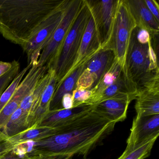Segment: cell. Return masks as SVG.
<instances>
[{
    "label": "cell",
    "mask_w": 159,
    "mask_h": 159,
    "mask_svg": "<svg viewBox=\"0 0 159 159\" xmlns=\"http://www.w3.org/2000/svg\"><path fill=\"white\" fill-rule=\"evenodd\" d=\"M116 124L93 108L56 134L35 141L31 152L58 159L86 156L110 134Z\"/></svg>",
    "instance_id": "cell-1"
},
{
    "label": "cell",
    "mask_w": 159,
    "mask_h": 159,
    "mask_svg": "<svg viewBox=\"0 0 159 159\" xmlns=\"http://www.w3.org/2000/svg\"><path fill=\"white\" fill-rule=\"evenodd\" d=\"M66 0L0 1V33L23 47Z\"/></svg>",
    "instance_id": "cell-2"
},
{
    "label": "cell",
    "mask_w": 159,
    "mask_h": 159,
    "mask_svg": "<svg viewBox=\"0 0 159 159\" xmlns=\"http://www.w3.org/2000/svg\"><path fill=\"white\" fill-rule=\"evenodd\" d=\"M122 73L128 92L135 99L142 90H159V66L152 40L148 43H140L134 30L130 39Z\"/></svg>",
    "instance_id": "cell-3"
},
{
    "label": "cell",
    "mask_w": 159,
    "mask_h": 159,
    "mask_svg": "<svg viewBox=\"0 0 159 159\" xmlns=\"http://www.w3.org/2000/svg\"><path fill=\"white\" fill-rule=\"evenodd\" d=\"M90 16L91 10L88 1L83 0L82 5L66 36L58 56L50 68L55 72L57 82V87L66 79L75 62Z\"/></svg>",
    "instance_id": "cell-4"
},
{
    "label": "cell",
    "mask_w": 159,
    "mask_h": 159,
    "mask_svg": "<svg viewBox=\"0 0 159 159\" xmlns=\"http://www.w3.org/2000/svg\"><path fill=\"white\" fill-rule=\"evenodd\" d=\"M137 25L130 12L127 0H117L111 35L106 47L113 51L122 69L125 63L130 39Z\"/></svg>",
    "instance_id": "cell-5"
},
{
    "label": "cell",
    "mask_w": 159,
    "mask_h": 159,
    "mask_svg": "<svg viewBox=\"0 0 159 159\" xmlns=\"http://www.w3.org/2000/svg\"><path fill=\"white\" fill-rule=\"evenodd\" d=\"M83 0H69L64 16L49 43L42 50L38 60V66L50 68L55 61L67 34L78 15Z\"/></svg>",
    "instance_id": "cell-6"
},
{
    "label": "cell",
    "mask_w": 159,
    "mask_h": 159,
    "mask_svg": "<svg viewBox=\"0 0 159 159\" xmlns=\"http://www.w3.org/2000/svg\"><path fill=\"white\" fill-rule=\"evenodd\" d=\"M68 1L66 0L61 8L50 16L34 37L22 47L27 55L28 65L33 66L38 64L42 51L51 40L63 18Z\"/></svg>",
    "instance_id": "cell-7"
},
{
    "label": "cell",
    "mask_w": 159,
    "mask_h": 159,
    "mask_svg": "<svg viewBox=\"0 0 159 159\" xmlns=\"http://www.w3.org/2000/svg\"><path fill=\"white\" fill-rule=\"evenodd\" d=\"M115 59L111 49L102 47L86 64L85 69L76 83L75 88L91 90L93 88L111 66Z\"/></svg>",
    "instance_id": "cell-8"
},
{
    "label": "cell",
    "mask_w": 159,
    "mask_h": 159,
    "mask_svg": "<svg viewBox=\"0 0 159 159\" xmlns=\"http://www.w3.org/2000/svg\"><path fill=\"white\" fill-rule=\"evenodd\" d=\"M102 47L108 44L117 0L88 1Z\"/></svg>",
    "instance_id": "cell-9"
},
{
    "label": "cell",
    "mask_w": 159,
    "mask_h": 159,
    "mask_svg": "<svg viewBox=\"0 0 159 159\" xmlns=\"http://www.w3.org/2000/svg\"><path fill=\"white\" fill-rule=\"evenodd\" d=\"M159 135V114L137 115L133 120L131 133L125 149L132 148L144 141Z\"/></svg>",
    "instance_id": "cell-10"
},
{
    "label": "cell",
    "mask_w": 159,
    "mask_h": 159,
    "mask_svg": "<svg viewBox=\"0 0 159 159\" xmlns=\"http://www.w3.org/2000/svg\"><path fill=\"white\" fill-rule=\"evenodd\" d=\"M94 107L93 105H83L68 109L50 110L39 125L52 128H64L87 114Z\"/></svg>",
    "instance_id": "cell-11"
},
{
    "label": "cell",
    "mask_w": 159,
    "mask_h": 159,
    "mask_svg": "<svg viewBox=\"0 0 159 159\" xmlns=\"http://www.w3.org/2000/svg\"><path fill=\"white\" fill-rule=\"evenodd\" d=\"M135 98L128 93H121L94 106V109L115 123L126 118L129 104Z\"/></svg>",
    "instance_id": "cell-12"
},
{
    "label": "cell",
    "mask_w": 159,
    "mask_h": 159,
    "mask_svg": "<svg viewBox=\"0 0 159 159\" xmlns=\"http://www.w3.org/2000/svg\"><path fill=\"white\" fill-rule=\"evenodd\" d=\"M102 48L95 21L91 11V16L83 35L77 57L67 77L77 68L80 63L86 57L98 52Z\"/></svg>",
    "instance_id": "cell-13"
},
{
    "label": "cell",
    "mask_w": 159,
    "mask_h": 159,
    "mask_svg": "<svg viewBox=\"0 0 159 159\" xmlns=\"http://www.w3.org/2000/svg\"><path fill=\"white\" fill-rule=\"evenodd\" d=\"M127 2L137 27L147 30L152 40L155 39L159 35V22L149 11L144 0H127Z\"/></svg>",
    "instance_id": "cell-14"
},
{
    "label": "cell",
    "mask_w": 159,
    "mask_h": 159,
    "mask_svg": "<svg viewBox=\"0 0 159 159\" xmlns=\"http://www.w3.org/2000/svg\"><path fill=\"white\" fill-rule=\"evenodd\" d=\"M98 52L91 54L84 58L80 63L77 68L56 87L50 105V110L59 109V107L61 105V100L64 95L67 93L72 94L79 77L86 67V64Z\"/></svg>",
    "instance_id": "cell-15"
},
{
    "label": "cell",
    "mask_w": 159,
    "mask_h": 159,
    "mask_svg": "<svg viewBox=\"0 0 159 159\" xmlns=\"http://www.w3.org/2000/svg\"><path fill=\"white\" fill-rule=\"evenodd\" d=\"M136 115L149 116L159 114V90L145 89L136 98Z\"/></svg>",
    "instance_id": "cell-16"
},
{
    "label": "cell",
    "mask_w": 159,
    "mask_h": 159,
    "mask_svg": "<svg viewBox=\"0 0 159 159\" xmlns=\"http://www.w3.org/2000/svg\"><path fill=\"white\" fill-rule=\"evenodd\" d=\"M60 128H52L40 125H34L21 133L8 138V140L14 146L28 141H37L56 134Z\"/></svg>",
    "instance_id": "cell-17"
},
{
    "label": "cell",
    "mask_w": 159,
    "mask_h": 159,
    "mask_svg": "<svg viewBox=\"0 0 159 159\" xmlns=\"http://www.w3.org/2000/svg\"><path fill=\"white\" fill-rule=\"evenodd\" d=\"M57 80L53 70L51 80L42 93L32 117V126L39 125L50 111V105L57 85ZM31 126V127H32Z\"/></svg>",
    "instance_id": "cell-18"
},
{
    "label": "cell",
    "mask_w": 159,
    "mask_h": 159,
    "mask_svg": "<svg viewBox=\"0 0 159 159\" xmlns=\"http://www.w3.org/2000/svg\"><path fill=\"white\" fill-rule=\"evenodd\" d=\"M52 72V69L49 68L47 73L38 82L34 89L22 99L20 103L19 107L30 115L31 125L34 111L38 106L42 93L50 82Z\"/></svg>",
    "instance_id": "cell-19"
},
{
    "label": "cell",
    "mask_w": 159,
    "mask_h": 159,
    "mask_svg": "<svg viewBox=\"0 0 159 159\" xmlns=\"http://www.w3.org/2000/svg\"><path fill=\"white\" fill-rule=\"evenodd\" d=\"M31 121L28 112L18 108L10 117L2 130L8 137H11L30 128Z\"/></svg>",
    "instance_id": "cell-20"
},
{
    "label": "cell",
    "mask_w": 159,
    "mask_h": 159,
    "mask_svg": "<svg viewBox=\"0 0 159 159\" xmlns=\"http://www.w3.org/2000/svg\"><path fill=\"white\" fill-rule=\"evenodd\" d=\"M122 75L121 66L115 58L111 66L103 75L98 83L91 89L92 95L86 104L90 105V102L94 98L101 93L106 88L117 81Z\"/></svg>",
    "instance_id": "cell-21"
},
{
    "label": "cell",
    "mask_w": 159,
    "mask_h": 159,
    "mask_svg": "<svg viewBox=\"0 0 159 159\" xmlns=\"http://www.w3.org/2000/svg\"><path fill=\"white\" fill-rule=\"evenodd\" d=\"M158 136L144 141L132 148L125 149L117 159H144L149 156L154 142Z\"/></svg>",
    "instance_id": "cell-22"
},
{
    "label": "cell",
    "mask_w": 159,
    "mask_h": 159,
    "mask_svg": "<svg viewBox=\"0 0 159 159\" xmlns=\"http://www.w3.org/2000/svg\"><path fill=\"white\" fill-rule=\"evenodd\" d=\"M121 93H128L130 94L126 88L123 75L117 81L106 88L101 93L94 98L90 102V105L95 106Z\"/></svg>",
    "instance_id": "cell-23"
},
{
    "label": "cell",
    "mask_w": 159,
    "mask_h": 159,
    "mask_svg": "<svg viewBox=\"0 0 159 159\" xmlns=\"http://www.w3.org/2000/svg\"><path fill=\"white\" fill-rule=\"evenodd\" d=\"M32 66V65L28 64L23 70L20 71L2 93L0 97V111L11 100L20 83Z\"/></svg>",
    "instance_id": "cell-24"
},
{
    "label": "cell",
    "mask_w": 159,
    "mask_h": 159,
    "mask_svg": "<svg viewBox=\"0 0 159 159\" xmlns=\"http://www.w3.org/2000/svg\"><path fill=\"white\" fill-rule=\"evenodd\" d=\"M12 63V67L11 70L2 77H0V97L5 89L20 72V64L19 62L14 60Z\"/></svg>",
    "instance_id": "cell-25"
},
{
    "label": "cell",
    "mask_w": 159,
    "mask_h": 159,
    "mask_svg": "<svg viewBox=\"0 0 159 159\" xmlns=\"http://www.w3.org/2000/svg\"><path fill=\"white\" fill-rule=\"evenodd\" d=\"M20 103L11 99L0 111V129H2L10 119L12 114L19 107Z\"/></svg>",
    "instance_id": "cell-26"
},
{
    "label": "cell",
    "mask_w": 159,
    "mask_h": 159,
    "mask_svg": "<svg viewBox=\"0 0 159 159\" xmlns=\"http://www.w3.org/2000/svg\"><path fill=\"white\" fill-rule=\"evenodd\" d=\"M92 91L89 89H74L72 93L73 108L83 105H87V102L91 98Z\"/></svg>",
    "instance_id": "cell-27"
},
{
    "label": "cell",
    "mask_w": 159,
    "mask_h": 159,
    "mask_svg": "<svg viewBox=\"0 0 159 159\" xmlns=\"http://www.w3.org/2000/svg\"><path fill=\"white\" fill-rule=\"evenodd\" d=\"M8 138L0 129V153L12 151L14 146L9 142Z\"/></svg>",
    "instance_id": "cell-28"
},
{
    "label": "cell",
    "mask_w": 159,
    "mask_h": 159,
    "mask_svg": "<svg viewBox=\"0 0 159 159\" xmlns=\"http://www.w3.org/2000/svg\"><path fill=\"white\" fill-rule=\"evenodd\" d=\"M134 30L137 39L140 43H148L149 41L152 40L149 33L146 30L139 28L136 27Z\"/></svg>",
    "instance_id": "cell-29"
},
{
    "label": "cell",
    "mask_w": 159,
    "mask_h": 159,
    "mask_svg": "<svg viewBox=\"0 0 159 159\" xmlns=\"http://www.w3.org/2000/svg\"><path fill=\"white\" fill-rule=\"evenodd\" d=\"M144 2L149 11L159 22V5L155 0H144Z\"/></svg>",
    "instance_id": "cell-30"
},
{
    "label": "cell",
    "mask_w": 159,
    "mask_h": 159,
    "mask_svg": "<svg viewBox=\"0 0 159 159\" xmlns=\"http://www.w3.org/2000/svg\"><path fill=\"white\" fill-rule=\"evenodd\" d=\"M61 105L62 108L68 109L73 108L72 94L67 93L64 95L61 100Z\"/></svg>",
    "instance_id": "cell-31"
},
{
    "label": "cell",
    "mask_w": 159,
    "mask_h": 159,
    "mask_svg": "<svg viewBox=\"0 0 159 159\" xmlns=\"http://www.w3.org/2000/svg\"><path fill=\"white\" fill-rule=\"evenodd\" d=\"M12 67V63L0 61V77L9 72Z\"/></svg>",
    "instance_id": "cell-32"
},
{
    "label": "cell",
    "mask_w": 159,
    "mask_h": 159,
    "mask_svg": "<svg viewBox=\"0 0 159 159\" xmlns=\"http://www.w3.org/2000/svg\"><path fill=\"white\" fill-rule=\"evenodd\" d=\"M28 156L29 154H27L25 157H21L16 155L11 151L2 159H26Z\"/></svg>",
    "instance_id": "cell-33"
},
{
    "label": "cell",
    "mask_w": 159,
    "mask_h": 159,
    "mask_svg": "<svg viewBox=\"0 0 159 159\" xmlns=\"http://www.w3.org/2000/svg\"><path fill=\"white\" fill-rule=\"evenodd\" d=\"M43 156L42 154L31 152L29 153V156L26 159H42Z\"/></svg>",
    "instance_id": "cell-34"
},
{
    "label": "cell",
    "mask_w": 159,
    "mask_h": 159,
    "mask_svg": "<svg viewBox=\"0 0 159 159\" xmlns=\"http://www.w3.org/2000/svg\"><path fill=\"white\" fill-rule=\"evenodd\" d=\"M10 152H2V153H0V159H2V158H3V157H5V156H6L7 154H8V153H10Z\"/></svg>",
    "instance_id": "cell-35"
}]
</instances>
